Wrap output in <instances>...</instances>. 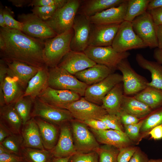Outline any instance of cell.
I'll return each mask as SVG.
<instances>
[{"mask_svg": "<svg viewBox=\"0 0 162 162\" xmlns=\"http://www.w3.org/2000/svg\"><path fill=\"white\" fill-rule=\"evenodd\" d=\"M74 34L72 28L51 38L44 40L43 58L45 64L50 68L56 66L70 50Z\"/></svg>", "mask_w": 162, "mask_h": 162, "instance_id": "2", "label": "cell"}, {"mask_svg": "<svg viewBox=\"0 0 162 162\" xmlns=\"http://www.w3.org/2000/svg\"><path fill=\"white\" fill-rule=\"evenodd\" d=\"M92 25L89 17L77 13L72 27L74 34L70 43L71 50L83 52L88 46Z\"/></svg>", "mask_w": 162, "mask_h": 162, "instance_id": "13", "label": "cell"}, {"mask_svg": "<svg viewBox=\"0 0 162 162\" xmlns=\"http://www.w3.org/2000/svg\"><path fill=\"white\" fill-rule=\"evenodd\" d=\"M90 129L98 142L101 144L113 146L119 149L129 146L131 142L124 132L111 129L96 130L90 128Z\"/></svg>", "mask_w": 162, "mask_h": 162, "instance_id": "20", "label": "cell"}, {"mask_svg": "<svg viewBox=\"0 0 162 162\" xmlns=\"http://www.w3.org/2000/svg\"><path fill=\"white\" fill-rule=\"evenodd\" d=\"M63 109L69 110L74 118L81 121L99 120L107 114L101 106L91 102L84 97L65 105Z\"/></svg>", "mask_w": 162, "mask_h": 162, "instance_id": "12", "label": "cell"}, {"mask_svg": "<svg viewBox=\"0 0 162 162\" xmlns=\"http://www.w3.org/2000/svg\"><path fill=\"white\" fill-rule=\"evenodd\" d=\"M120 25L92 23L88 46H112Z\"/></svg>", "mask_w": 162, "mask_h": 162, "instance_id": "15", "label": "cell"}, {"mask_svg": "<svg viewBox=\"0 0 162 162\" xmlns=\"http://www.w3.org/2000/svg\"><path fill=\"white\" fill-rule=\"evenodd\" d=\"M5 42L1 51L4 61H16L40 68L46 65L43 58L44 41L30 37L18 30L0 28Z\"/></svg>", "mask_w": 162, "mask_h": 162, "instance_id": "1", "label": "cell"}, {"mask_svg": "<svg viewBox=\"0 0 162 162\" xmlns=\"http://www.w3.org/2000/svg\"><path fill=\"white\" fill-rule=\"evenodd\" d=\"M96 64L84 52L70 50L63 57L57 66L74 75Z\"/></svg>", "mask_w": 162, "mask_h": 162, "instance_id": "17", "label": "cell"}, {"mask_svg": "<svg viewBox=\"0 0 162 162\" xmlns=\"http://www.w3.org/2000/svg\"><path fill=\"white\" fill-rule=\"evenodd\" d=\"M23 88L16 79L7 75L0 86V106L14 104L23 97Z\"/></svg>", "mask_w": 162, "mask_h": 162, "instance_id": "22", "label": "cell"}, {"mask_svg": "<svg viewBox=\"0 0 162 162\" xmlns=\"http://www.w3.org/2000/svg\"><path fill=\"white\" fill-rule=\"evenodd\" d=\"M83 52L96 64L105 65L113 71L117 69L118 65L122 60L127 58L130 55L128 52H118L112 46H88Z\"/></svg>", "mask_w": 162, "mask_h": 162, "instance_id": "5", "label": "cell"}, {"mask_svg": "<svg viewBox=\"0 0 162 162\" xmlns=\"http://www.w3.org/2000/svg\"><path fill=\"white\" fill-rule=\"evenodd\" d=\"M117 116L124 125L136 123L140 121L139 118L122 110Z\"/></svg>", "mask_w": 162, "mask_h": 162, "instance_id": "46", "label": "cell"}, {"mask_svg": "<svg viewBox=\"0 0 162 162\" xmlns=\"http://www.w3.org/2000/svg\"><path fill=\"white\" fill-rule=\"evenodd\" d=\"M134 97L152 110L162 106V90L147 86Z\"/></svg>", "mask_w": 162, "mask_h": 162, "instance_id": "32", "label": "cell"}, {"mask_svg": "<svg viewBox=\"0 0 162 162\" xmlns=\"http://www.w3.org/2000/svg\"><path fill=\"white\" fill-rule=\"evenodd\" d=\"M98 155L96 152L77 153L70 156L68 162H98Z\"/></svg>", "mask_w": 162, "mask_h": 162, "instance_id": "42", "label": "cell"}, {"mask_svg": "<svg viewBox=\"0 0 162 162\" xmlns=\"http://www.w3.org/2000/svg\"><path fill=\"white\" fill-rule=\"evenodd\" d=\"M131 22L134 32L147 47H158L156 25L148 12L136 17Z\"/></svg>", "mask_w": 162, "mask_h": 162, "instance_id": "11", "label": "cell"}, {"mask_svg": "<svg viewBox=\"0 0 162 162\" xmlns=\"http://www.w3.org/2000/svg\"><path fill=\"white\" fill-rule=\"evenodd\" d=\"M13 134L7 126L0 120V143Z\"/></svg>", "mask_w": 162, "mask_h": 162, "instance_id": "51", "label": "cell"}, {"mask_svg": "<svg viewBox=\"0 0 162 162\" xmlns=\"http://www.w3.org/2000/svg\"><path fill=\"white\" fill-rule=\"evenodd\" d=\"M49 86L53 88L71 91L84 96L87 85L65 69L56 66L48 69Z\"/></svg>", "mask_w": 162, "mask_h": 162, "instance_id": "4", "label": "cell"}, {"mask_svg": "<svg viewBox=\"0 0 162 162\" xmlns=\"http://www.w3.org/2000/svg\"><path fill=\"white\" fill-rule=\"evenodd\" d=\"M70 122L74 145L77 153L96 152L100 146L88 126L78 120Z\"/></svg>", "mask_w": 162, "mask_h": 162, "instance_id": "6", "label": "cell"}, {"mask_svg": "<svg viewBox=\"0 0 162 162\" xmlns=\"http://www.w3.org/2000/svg\"><path fill=\"white\" fill-rule=\"evenodd\" d=\"M81 2L80 0H68L51 17L45 21L57 35L64 33L72 28Z\"/></svg>", "mask_w": 162, "mask_h": 162, "instance_id": "3", "label": "cell"}, {"mask_svg": "<svg viewBox=\"0 0 162 162\" xmlns=\"http://www.w3.org/2000/svg\"><path fill=\"white\" fill-rule=\"evenodd\" d=\"M151 0H128L124 21L131 22L135 18L147 11Z\"/></svg>", "mask_w": 162, "mask_h": 162, "instance_id": "34", "label": "cell"}, {"mask_svg": "<svg viewBox=\"0 0 162 162\" xmlns=\"http://www.w3.org/2000/svg\"><path fill=\"white\" fill-rule=\"evenodd\" d=\"M34 118L38 126L44 148L51 150L56 145L59 137L57 127L54 124L41 118Z\"/></svg>", "mask_w": 162, "mask_h": 162, "instance_id": "28", "label": "cell"}, {"mask_svg": "<svg viewBox=\"0 0 162 162\" xmlns=\"http://www.w3.org/2000/svg\"><path fill=\"white\" fill-rule=\"evenodd\" d=\"M0 121L14 134H21L23 126L22 120L16 110L14 104L0 107Z\"/></svg>", "mask_w": 162, "mask_h": 162, "instance_id": "30", "label": "cell"}, {"mask_svg": "<svg viewBox=\"0 0 162 162\" xmlns=\"http://www.w3.org/2000/svg\"><path fill=\"white\" fill-rule=\"evenodd\" d=\"M99 120L105 123L110 129L124 132L120 119L116 115L107 114Z\"/></svg>", "mask_w": 162, "mask_h": 162, "instance_id": "41", "label": "cell"}, {"mask_svg": "<svg viewBox=\"0 0 162 162\" xmlns=\"http://www.w3.org/2000/svg\"><path fill=\"white\" fill-rule=\"evenodd\" d=\"M8 1L11 2L12 4L17 7H23L24 6H28L31 2V0H8Z\"/></svg>", "mask_w": 162, "mask_h": 162, "instance_id": "54", "label": "cell"}, {"mask_svg": "<svg viewBox=\"0 0 162 162\" xmlns=\"http://www.w3.org/2000/svg\"><path fill=\"white\" fill-rule=\"evenodd\" d=\"M148 162H162V159H150Z\"/></svg>", "mask_w": 162, "mask_h": 162, "instance_id": "61", "label": "cell"}, {"mask_svg": "<svg viewBox=\"0 0 162 162\" xmlns=\"http://www.w3.org/2000/svg\"><path fill=\"white\" fill-rule=\"evenodd\" d=\"M63 6L54 5L34 7L31 10L32 13L45 21L50 18L58 8Z\"/></svg>", "mask_w": 162, "mask_h": 162, "instance_id": "39", "label": "cell"}, {"mask_svg": "<svg viewBox=\"0 0 162 162\" xmlns=\"http://www.w3.org/2000/svg\"><path fill=\"white\" fill-rule=\"evenodd\" d=\"M154 140H158L162 138V124L157 126L151 130L148 133Z\"/></svg>", "mask_w": 162, "mask_h": 162, "instance_id": "53", "label": "cell"}, {"mask_svg": "<svg viewBox=\"0 0 162 162\" xmlns=\"http://www.w3.org/2000/svg\"><path fill=\"white\" fill-rule=\"evenodd\" d=\"M4 61L7 66V75L16 78L25 90L29 80L40 68L18 61Z\"/></svg>", "mask_w": 162, "mask_h": 162, "instance_id": "19", "label": "cell"}, {"mask_svg": "<svg viewBox=\"0 0 162 162\" xmlns=\"http://www.w3.org/2000/svg\"><path fill=\"white\" fill-rule=\"evenodd\" d=\"M21 134L23 140V147L45 149L38 126L34 118L32 117L23 125Z\"/></svg>", "mask_w": 162, "mask_h": 162, "instance_id": "24", "label": "cell"}, {"mask_svg": "<svg viewBox=\"0 0 162 162\" xmlns=\"http://www.w3.org/2000/svg\"><path fill=\"white\" fill-rule=\"evenodd\" d=\"M143 122V120L136 123L124 125V132L130 140H135L139 137Z\"/></svg>", "mask_w": 162, "mask_h": 162, "instance_id": "43", "label": "cell"}, {"mask_svg": "<svg viewBox=\"0 0 162 162\" xmlns=\"http://www.w3.org/2000/svg\"><path fill=\"white\" fill-rule=\"evenodd\" d=\"M122 110L140 119L146 117L152 110L134 96L124 95Z\"/></svg>", "mask_w": 162, "mask_h": 162, "instance_id": "31", "label": "cell"}, {"mask_svg": "<svg viewBox=\"0 0 162 162\" xmlns=\"http://www.w3.org/2000/svg\"><path fill=\"white\" fill-rule=\"evenodd\" d=\"M23 162H28L27 161H26L25 160Z\"/></svg>", "mask_w": 162, "mask_h": 162, "instance_id": "62", "label": "cell"}, {"mask_svg": "<svg viewBox=\"0 0 162 162\" xmlns=\"http://www.w3.org/2000/svg\"><path fill=\"white\" fill-rule=\"evenodd\" d=\"M124 95L122 82L116 85L102 100L101 106L107 114L117 115L122 110Z\"/></svg>", "mask_w": 162, "mask_h": 162, "instance_id": "26", "label": "cell"}, {"mask_svg": "<svg viewBox=\"0 0 162 162\" xmlns=\"http://www.w3.org/2000/svg\"><path fill=\"white\" fill-rule=\"evenodd\" d=\"M60 133L57 143L51 150L54 157L64 158L77 153L74 145L71 127L67 123L60 125Z\"/></svg>", "mask_w": 162, "mask_h": 162, "instance_id": "18", "label": "cell"}, {"mask_svg": "<svg viewBox=\"0 0 162 162\" xmlns=\"http://www.w3.org/2000/svg\"><path fill=\"white\" fill-rule=\"evenodd\" d=\"M148 160L146 154L139 149H137L129 162H148Z\"/></svg>", "mask_w": 162, "mask_h": 162, "instance_id": "50", "label": "cell"}, {"mask_svg": "<svg viewBox=\"0 0 162 162\" xmlns=\"http://www.w3.org/2000/svg\"><path fill=\"white\" fill-rule=\"evenodd\" d=\"M125 0H84L79 9V14L88 17L93 16L110 8L116 7Z\"/></svg>", "mask_w": 162, "mask_h": 162, "instance_id": "27", "label": "cell"}, {"mask_svg": "<svg viewBox=\"0 0 162 162\" xmlns=\"http://www.w3.org/2000/svg\"><path fill=\"white\" fill-rule=\"evenodd\" d=\"M17 18L23 24L22 32L30 37L45 40L57 35L44 21L32 13H22Z\"/></svg>", "mask_w": 162, "mask_h": 162, "instance_id": "9", "label": "cell"}, {"mask_svg": "<svg viewBox=\"0 0 162 162\" xmlns=\"http://www.w3.org/2000/svg\"><path fill=\"white\" fill-rule=\"evenodd\" d=\"M148 12L156 26L162 25V7L153 9Z\"/></svg>", "mask_w": 162, "mask_h": 162, "instance_id": "49", "label": "cell"}, {"mask_svg": "<svg viewBox=\"0 0 162 162\" xmlns=\"http://www.w3.org/2000/svg\"><path fill=\"white\" fill-rule=\"evenodd\" d=\"M68 0H32L28 6H49L54 5L63 6Z\"/></svg>", "mask_w": 162, "mask_h": 162, "instance_id": "45", "label": "cell"}, {"mask_svg": "<svg viewBox=\"0 0 162 162\" xmlns=\"http://www.w3.org/2000/svg\"><path fill=\"white\" fill-rule=\"evenodd\" d=\"M162 7V0H151L147 7V11L158 8Z\"/></svg>", "mask_w": 162, "mask_h": 162, "instance_id": "55", "label": "cell"}, {"mask_svg": "<svg viewBox=\"0 0 162 162\" xmlns=\"http://www.w3.org/2000/svg\"><path fill=\"white\" fill-rule=\"evenodd\" d=\"M37 98L49 105L63 109L65 105L80 99L81 96L71 91L55 89L48 86Z\"/></svg>", "mask_w": 162, "mask_h": 162, "instance_id": "16", "label": "cell"}, {"mask_svg": "<svg viewBox=\"0 0 162 162\" xmlns=\"http://www.w3.org/2000/svg\"><path fill=\"white\" fill-rule=\"evenodd\" d=\"M3 14L5 24L8 28L22 31V24L14 19V12L10 8L7 6L3 7Z\"/></svg>", "mask_w": 162, "mask_h": 162, "instance_id": "40", "label": "cell"}, {"mask_svg": "<svg viewBox=\"0 0 162 162\" xmlns=\"http://www.w3.org/2000/svg\"><path fill=\"white\" fill-rule=\"evenodd\" d=\"M156 30L158 43V47L162 50V25L156 26Z\"/></svg>", "mask_w": 162, "mask_h": 162, "instance_id": "56", "label": "cell"}, {"mask_svg": "<svg viewBox=\"0 0 162 162\" xmlns=\"http://www.w3.org/2000/svg\"><path fill=\"white\" fill-rule=\"evenodd\" d=\"M5 44L4 39L2 36L0 34V49L1 51H3L5 47Z\"/></svg>", "mask_w": 162, "mask_h": 162, "instance_id": "59", "label": "cell"}, {"mask_svg": "<svg viewBox=\"0 0 162 162\" xmlns=\"http://www.w3.org/2000/svg\"><path fill=\"white\" fill-rule=\"evenodd\" d=\"M146 117L143 119L140 129L142 132L150 131L154 128L162 124V106L152 110Z\"/></svg>", "mask_w": 162, "mask_h": 162, "instance_id": "37", "label": "cell"}, {"mask_svg": "<svg viewBox=\"0 0 162 162\" xmlns=\"http://www.w3.org/2000/svg\"><path fill=\"white\" fill-rule=\"evenodd\" d=\"M7 66L3 59L0 60V86H1L7 75Z\"/></svg>", "mask_w": 162, "mask_h": 162, "instance_id": "52", "label": "cell"}, {"mask_svg": "<svg viewBox=\"0 0 162 162\" xmlns=\"http://www.w3.org/2000/svg\"><path fill=\"white\" fill-rule=\"evenodd\" d=\"M122 82V75L112 73L101 81L88 86L84 97L94 104H102L103 99L108 93L117 84Z\"/></svg>", "mask_w": 162, "mask_h": 162, "instance_id": "14", "label": "cell"}, {"mask_svg": "<svg viewBox=\"0 0 162 162\" xmlns=\"http://www.w3.org/2000/svg\"><path fill=\"white\" fill-rule=\"evenodd\" d=\"M113 72L105 65L97 64L78 72L74 75L81 81L90 86L101 81Z\"/></svg>", "mask_w": 162, "mask_h": 162, "instance_id": "25", "label": "cell"}, {"mask_svg": "<svg viewBox=\"0 0 162 162\" xmlns=\"http://www.w3.org/2000/svg\"><path fill=\"white\" fill-rule=\"evenodd\" d=\"M24 160L22 156L12 153L0 154V162H23Z\"/></svg>", "mask_w": 162, "mask_h": 162, "instance_id": "47", "label": "cell"}, {"mask_svg": "<svg viewBox=\"0 0 162 162\" xmlns=\"http://www.w3.org/2000/svg\"><path fill=\"white\" fill-rule=\"evenodd\" d=\"M31 117H39L53 124L61 125L74 118L68 110L56 107L36 98L33 102Z\"/></svg>", "mask_w": 162, "mask_h": 162, "instance_id": "7", "label": "cell"}, {"mask_svg": "<svg viewBox=\"0 0 162 162\" xmlns=\"http://www.w3.org/2000/svg\"><path fill=\"white\" fill-rule=\"evenodd\" d=\"M23 140L21 134H13L0 144L11 153L21 156Z\"/></svg>", "mask_w": 162, "mask_h": 162, "instance_id": "36", "label": "cell"}, {"mask_svg": "<svg viewBox=\"0 0 162 162\" xmlns=\"http://www.w3.org/2000/svg\"><path fill=\"white\" fill-rule=\"evenodd\" d=\"M9 152H10L8 150L2 145L0 144V154Z\"/></svg>", "mask_w": 162, "mask_h": 162, "instance_id": "60", "label": "cell"}, {"mask_svg": "<svg viewBox=\"0 0 162 162\" xmlns=\"http://www.w3.org/2000/svg\"><path fill=\"white\" fill-rule=\"evenodd\" d=\"M117 69L122 74L124 95L137 94L146 87L148 82L144 77L138 74L132 68L127 58L122 60Z\"/></svg>", "mask_w": 162, "mask_h": 162, "instance_id": "10", "label": "cell"}, {"mask_svg": "<svg viewBox=\"0 0 162 162\" xmlns=\"http://www.w3.org/2000/svg\"><path fill=\"white\" fill-rule=\"evenodd\" d=\"M112 46L119 52L147 47L134 32L131 22L126 21L120 24Z\"/></svg>", "mask_w": 162, "mask_h": 162, "instance_id": "8", "label": "cell"}, {"mask_svg": "<svg viewBox=\"0 0 162 162\" xmlns=\"http://www.w3.org/2000/svg\"><path fill=\"white\" fill-rule=\"evenodd\" d=\"M119 149L113 146L104 144L100 146L96 151L98 162H117Z\"/></svg>", "mask_w": 162, "mask_h": 162, "instance_id": "38", "label": "cell"}, {"mask_svg": "<svg viewBox=\"0 0 162 162\" xmlns=\"http://www.w3.org/2000/svg\"><path fill=\"white\" fill-rule=\"evenodd\" d=\"M128 0L125 1L116 7L110 8L89 17L92 24H119L124 21Z\"/></svg>", "mask_w": 162, "mask_h": 162, "instance_id": "21", "label": "cell"}, {"mask_svg": "<svg viewBox=\"0 0 162 162\" xmlns=\"http://www.w3.org/2000/svg\"><path fill=\"white\" fill-rule=\"evenodd\" d=\"M137 149L136 147L129 146L119 149L117 162H129Z\"/></svg>", "mask_w": 162, "mask_h": 162, "instance_id": "44", "label": "cell"}, {"mask_svg": "<svg viewBox=\"0 0 162 162\" xmlns=\"http://www.w3.org/2000/svg\"><path fill=\"white\" fill-rule=\"evenodd\" d=\"M48 80V69L45 65L40 68L29 80L23 97H29L34 101L49 86Z\"/></svg>", "mask_w": 162, "mask_h": 162, "instance_id": "23", "label": "cell"}, {"mask_svg": "<svg viewBox=\"0 0 162 162\" xmlns=\"http://www.w3.org/2000/svg\"><path fill=\"white\" fill-rule=\"evenodd\" d=\"M34 101L28 97H22L14 104L16 110L20 116L23 125L32 118L31 110Z\"/></svg>", "mask_w": 162, "mask_h": 162, "instance_id": "35", "label": "cell"}, {"mask_svg": "<svg viewBox=\"0 0 162 162\" xmlns=\"http://www.w3.org/2000/svg\"><path fill=\"white\" fill-rule=\"evenodd\" d=\"M21 156L28 162H51L54 157L51 150L25 147Z\"/></svg>", "mask_w": 162, "mask_h": 162, "instance_id": "33", "label": "cell"}, {"mask_svg": "<svg viewBox=\"0 0 162 162\" xmlns=\"http://www.w3.org/2000/svg\"><path fill=\"white\" fill-rule=\"evenodd\" d=\"M3 8L2 5L0 6V26L1 28H8L6 25L3 14Z\"/></svg>", "mask_w": 162, "mask_h": 162, "instance_id": "57", "label": "cell"}, {"mask_svg": "<svg viewBox=\"0 0 162 162\" xmlns=\"http://www.w3.org/2000/svg\"><path fill=\"white\" fill-rule=\"evenodd\" d=\"M136 60L140 66L151 74L152 80L147 86L162 90V65L157 62L147 59L140 53L136 55Z\"/></svg>", "mask_w": 162, "mask_h": 162, "instance_id": "29", "label": "cell"}, {"mask_svg": "<svg viewBox=\"0 0 162 162\" xmlns=\"http://www.w3.org/2000/svg\"><path fill=\"white\" fill-rule=\"evenodd\" d=\"M80 121V120H79ZM88 126L96 130H104L110 129L102 121L95 119H91L85 121H80Z\"/></svg>", "mask_w": 162, "mask_h": 162, "instance_id": "48", "label": "cell"}, {"mask_svg": "<svg viewBox=\"0 0 162 162\" xmlns=\"http://www.w3.org/2000/svg\"><path fill=\"white\" fill-rule=\"evenodd\" d=\"M70 157L64 158H58L53 157L51 162H68Z\"/></svg>", "mask_w": 162, "mask_h": 162, "instance_id": "58", "label": "cell"}]
</instances>
